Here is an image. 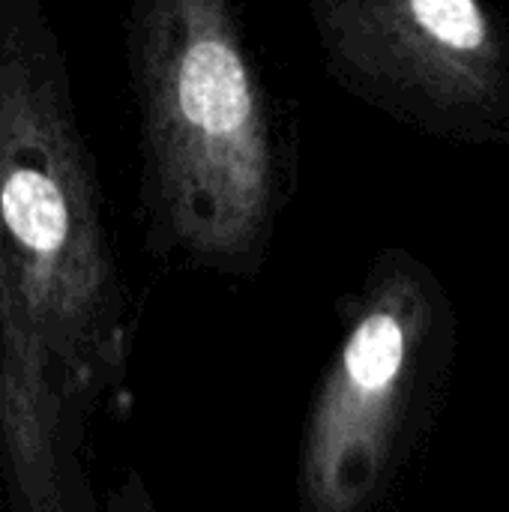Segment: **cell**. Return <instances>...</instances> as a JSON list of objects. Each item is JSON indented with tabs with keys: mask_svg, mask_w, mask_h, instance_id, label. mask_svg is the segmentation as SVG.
Segmentation results:
<instances>
[{
	"mask_svg": "<svg viewBox=\"0 0 509 512\" xmlns=\"http://www.w3.org/2000/svg\"><path fill=\"white\" fill-rule=\"evenodd\" d=\"M144 126L171 234L243 258L276 195L270 117L228 0H150L141 24Z\"/></svg>",
	"mask_w": 509,
	"mask_h": 512,
	"instance_id": "obj_1",
	"label": "cell"
},
{
	"mask_svg": "<svg viewBox=\"0 0 509 512\" xmlns=\"http://www.w3.org/2000/svg\"><path fill=\"white\" fill-rule=\"evenodd\" d=\"M0 237L45 351L87 357L117 336V285L78 135L33 54L0 57Z\"/></svg>",
	"mask_w": 509,
	"mask_h": 512,
	"instance_id": "obj_2",
	"label": "cell"
},
{
	"mask_svg": "<svg viewBox=\"0 0 509 512\" xmlns=\"http://www.w3.org/2000/svg\"><path fill=\"white\" fill-rule=\"evenodd\" d=\"M432 333L423 279L387 270L315 393L300 459L306 512H369L381 501L426 387Z\"/></svg>",
	"mask_w": 509,
	"mask_h": 512,
	"instance_id": "obj_3",
	"label": "cell"
},
{
	"mask_svg": "<svg viewBox=\"0 0 509 512\" xmlns=\"http://www.w3.org/2000/svg\"><path fill=\"white\" fill-rule=\"evenodd\" d=\"M333 27L369 72L432 102H483L504 72L501 39L480 0H354Z\"/></svg>",
	"mask_w": 509,
	"mask_h": 512,
	"instance_id": "obj_4",
	"label": "cell"
},
{
	"mask_svg": "<svg viewBox=\"0 0 509 512\" xmlns=\"http://www.w3.org/2000/svg\"><path fill=\"white\" fill-rule=\"evenodd\" d=\"M0 417L18 486L33 512H60L57 459H54V408L45 378L48 351L33 336L12 267L0 237Z\"/></svg>",
	"mask_w": 509,
	"mask_h": 512,
	"instance_id": "obj_5",
	"label": "cell"
}]
</instances>
